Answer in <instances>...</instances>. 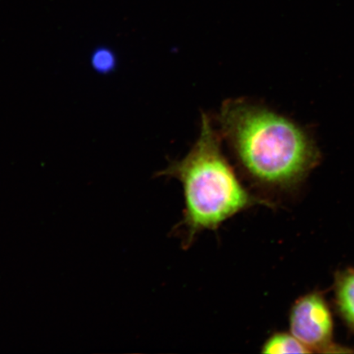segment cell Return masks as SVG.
Masks as SVG:
<instances>
[{
	"mask_svg": "<svg viewBox=\"0 0 354 354\" xmlns=\"http://www.w3.org/2000/svg\"><path fill=\"white\" fill-rule=\"evenodd\" d=\"M218 122L221 138L257 184L294 187L315 165L316 151L306 133L268 106L230 99L221 106Z\"/></svg>",
	"mask_w": 354,
	"mask_h": 354,
	"instance_id": "6da1fadb",
	"label": "cell"
},
{
	"mask_svg": "<svg viewBox=\"0 0 354 354\" xmlns=\"http://www.w3.org/2000/svg\"><path fill=\"white\" fill-rule=\"evenodd\" d=\"M201 125L189 153L157 174L176 178L183 185L185 207L178 227L184 229L187 247L199 232L218 229L239 212L256 205L272 206L243 187L224 156L220 133L209 115L202 114Z\"/></svg>",
	"mask_w": 354,
	"mask_h": 354,
	"instance_id": "7a4b0ae2",
	"label": "cell"
},
{
	"mask_svg": "<svg viewBox=\"0 0 354 354\" xmlns=\"http://www.w3.org/2000/svg\"><path fill=\"white\" fill-rule=\"evenodd\" d=\"M292 335L310 351L337 353L343 351L333 343V319L323 296L313 292L296 301L290 317Z\"/></svg>",
	"mask_w": 354,
	"mask_h": 354,
	"instance_id": "3957f363",
	"label": "cell"
},
{
	"mask_svg": "<svg viewBox=\"0 0 354 354\" xmlns=\"http://www.w3.org/2000/svg\"><path fill=\"white\" fill-rule=\"evenodd\" d=\"M335 302L340 315L354 331V269H348L336 277Z\"/></svg>",
	"mask_w": 354,
	"mask_h": 354,
	"instance_id": "277c9868",
	"label": "cell"
},
{
	"mask_svg": "<svg viewBox=\"0 0 354 354\" xmlns=\"http://www.w3.org/2000/svg\"><path fill=\"white\" fill-rule=\"evenodd\" d=\"M262 353H311L312 352L300 342L294 335L277 333L270 337L263 345Z\"/></svg>",
	"mask_w": 354,
	"mask_h": 354,
	"instance_id": "5b68a950",
	"label": "cell"
},
{
	"mask_svg": "<svg viewBox=\"0 0 354 354\" xmlns=\"http://www.w3.org/2000/svg\"><path fill=\"white\" fill-rule=\"evenodd\" d=\"M91 64L97 72L109 73L113 71L117 64L116 57L108 48L101 47L93 53Z\"/></svg>",
	"mask_w": 354,
	"mask_h": 354,
	"instance_id": "8992f818",
	"label": "cell"
}]
</instances>
